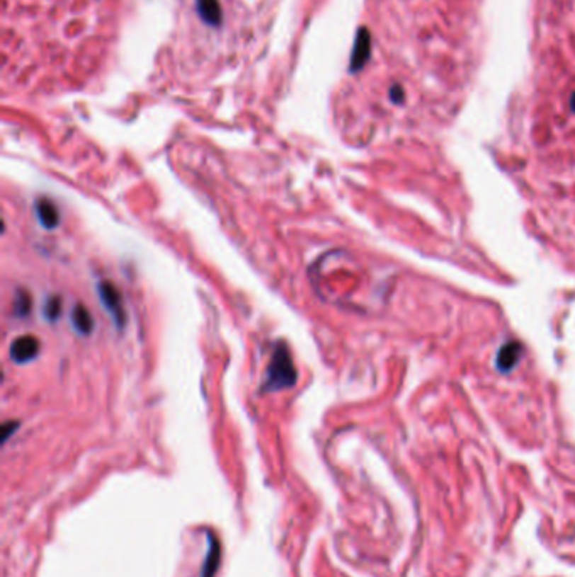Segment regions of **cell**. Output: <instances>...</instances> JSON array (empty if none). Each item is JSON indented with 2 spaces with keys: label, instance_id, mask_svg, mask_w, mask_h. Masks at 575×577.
I'll list each match as a JSON object with an SVG mask.
<instances>
[{
  "label": "cell",
  "instance_id": "12",
  "mask_svg": "<svg viewBox=\"0 0 575 577\" xmlns=\"http://www.w3.org/2000/svg\"><path fill=\"white\" fill-rule=\"evenodd\" d=\"M390 96L395 103H402V101H404V90H402V86H398V85L393 86L390 91Z\"/></svg>",
  "mask_w": 575,
  "mask_h": 577
},
{
  "label": "cell",
  "instance_id": "6",
  "mask_svg": "<svg viewBox=\"0 0 575 577\" xmlns=\"http://www.w3.org/2000/svg\"><path fill=\"white\" fill-rule=\"evenodd\" d=\"M36 215L39 223L47 230H52L59 223V211H57L55 202L47 200V198H41V200L36 201Z\"/></svg>",
  "mask_w": 575,
  "mask_h": 577
},
{
  "label": "cell",
  "instance_id": "4",
  "mask_svg": "<svg viewBox=\"0 0 575 577\" xmlns=\"http://www.w3.org/2000/svg\"><path fill=\"white\" fill-rule=\"evenodd\" d=\"M520 355H521V345L518 341L506 343V345H503L501 350L498 351L496 368L503 373L511 372V370L516 367V363L520 361Z\"/></svg>",
  "mask_w": 575,
  "mask_h": 577
},
{
  "label": "cell",
  "instance_id": "2",
  "mask_svg": "<svg viewBox=\"0 0 575 577\" xmlns=\"http://www.w3.org/2000/svg\"><path fill=\"white\" fill-rule=\"evenodd\" d=\"M98 296H100L101 306H103L105 309L108 311V314L112 316L113 323L117 324V328L122 329L123 326H125L127 316H125V309H123L120 292H118L117 287H115L112 282H100Z\"/></svg>",
  "mask_w": 575,
  "mask_h": 577
},
{
  "label": "cell",
  "instance_id": "11",
  "mask_svg": "<svg viewBox=\"0 0 575 577\" xmlns=\"http://www.w3.org/2000/svg\"><path fill=\"white\" fill-rule=\"evenodd\" d=\"M61 309H63V304H61V297H50L44 304V318L47 321H56L59 318L61 314Z\"/></svg>",
  "mask_w": 575,
  "mask_h": 577
},
{
  "label": "cell",
  "instance_id": "3",
  "mask_svg": "<svg viewBox=\"0 0 575 577\" xmlns=\"http://www.w3.org/2000/svg\"><path fill=\"white\" fill-rule=\"evenodd\" d=\"M39 348H41V345H39V339L36 336H30V334L19 336L11 345V358L16 363H28V361L36 358Z\"/></svg>",
  "mask_w": 575,
  "mask_h": 577
},
{
  "label": "cell",
  "instance_id": "8",
  "mask_svg": "<svg viewBox=\"0 0 575 577\" xmlns=\"http://www.w3.org/2000/svg\"><path fill=\"white\" fill-rule=\"evenodd\" d=\"M198 11L207 24L218 25L221 22V7L218 0H198Z\"/></svg>",
  "mask_w": 575,
  "mask_h": 577
},
{
  "label": "cell",
  "instance_id": "13",
  "mask_svg": "<svg viewBox=\"0 0 575 577\" xmlns=\"http://www.w3.org/2000/svg\"><path fill=\"white\" fill-rule=\"evenodd\" d=\"M16 422H8V424L4 427V439H7L8 438V434H11V429H16L17 425H14Z\"/></svg>",
  "mask_w": 575,
  "mask_h": 577
},
{
  "label": "cell",
  "instance_id": "9",
  "mask_svg": "<svg viewBox=\"0 0 575 577\" xmlns=\"http://www.w3.org/2000/svg\"><path fill=\"white\" fill-rule=\"evenodd\" d=\"M218 562H220V544L213 535H210V552H207L205 566H203L201 577H213L216 569H218Z\"/></svg>",
  "mask_w": 575,
  "mask_h": 577
},
{
  "label": "cell",
  "instance_id": "14",
  "mask_svg": "<svg viewBox=\"0 0 575 577\" xmlns=\"http://www.w3.org/2000/svg\"><path fill=\"white\" fill-rule=\"evenodd\" d=\"M570 107H572V110L575 112V93L572 95V98H570Z\"/></svg>",
  "mask_w": 575,
  "mask_h": 577
},
{
  "label": "cell",
  "instance_id": "7",
  "mask_svg": "<svg viewBox=\"0 0 575 577\" xmlns=\"http://www.w3.org/2000/svg\"><path fill=\"white\" fill-rule=\"evenodd\" d=\"M72 323L78 333L90 334L93 329V319L90 311L83 304H76L72 311Z\"/></svg>",
  "mask_w": 575,
  "mask_h": 577
},
{
  "label": "cell",
  "instance_id": "1",
  "mask_svg": "<svg viewBox=\"0 0 575 577\" xmlns=\"http://www.w3.org/2000/svg\"><path fill=\"white\" fill-rule=\"evenodd\" d=\"M295 382H297V372H295L289 348H287L285 343H278L273 348L272 360L268 363L267 378H265V390H284L294 385Z\"/></svg>",
  "mask_w": 575,
  "mask_h": 577
},
{
  "label": "cell",
  "instance_id": "10",
  "mask_svg": "<svg viewBox=\"0 0 575 577\" xmlns=\"http://www.w3.org/2000/svg\"><path fill=\"white\" fill-rule=\"evenodd\" d=\"M30 307H33V299H30L29 294L22 289L17 290L14 297V312L17 318H25V316H29Z\"/></svg>",
  "mask_w": 575,
  "mask_h": 577
},
{
  "label": "cell",
  "instance_id": "5",
  "mask_svg": "<svg viewBox=\"0 0 575 577\" xmlns=\"http://www.w3.org/2000/svg\"><path fill=\"white\" fill-rule=\"evenodd\" d=\"M371 52V41H370V34L366 29H360L356 36L355 42V50H353L351 56V72H358L365 66L366 61L370 58Z\"/></svg>",
  "mask_w": 575,
  "mask_h": 577
}]
</instances>
